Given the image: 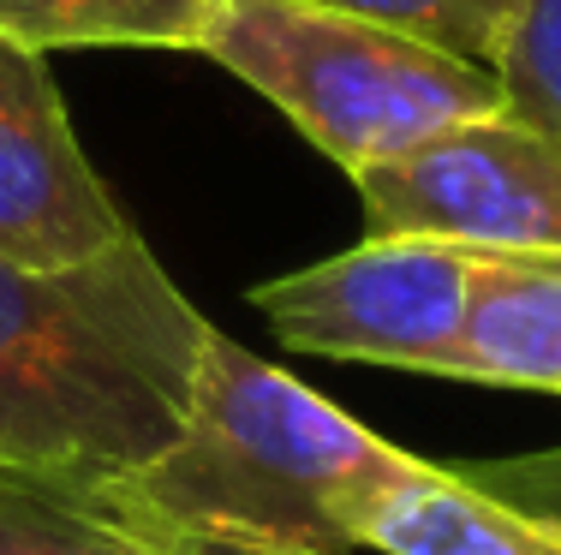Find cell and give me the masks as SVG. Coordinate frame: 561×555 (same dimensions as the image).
Returning <instances> with one entry per match:
<instances>
[{
	"instance_id": "obj_1",
	"label": "cell",
	"mask_w": 561,
	"mask_h": 555,
	"mask_svg": "<svg viewBox=\"0 0 561 555\" xmlns=\"http://www.w3.org/2000/svg\"><path fill=\"white\" fill-rule=\"evenodd\" d=\"M216 335L144 233L31 269L0 257V466L102 496L185 425Z\"/></svg>"
},
{
	"instance_id": "obj_2",
	"label": "cell",
	"mask_w": 561,
	"mask_h": 555,
	"mask_svg": "<svg viewBox=\"0 0 561 555\" xmlns=\"http://www.w3.org/2000/svg\"><path fill=\"white\" fill-rule=\"evenodd\" d=\"M389 454L394 442L216 328L168 454L96 501L173 532L353 555L341 501Z\"/></svg>"
},
{
	"instance_id": "obj_3",
	"label": "cell",
	"mask_w": 561,
	"mask_h": 555,
	"mask_svg": "<svg viewBox=\"0 0 561 555\" xmlns=\"http://www.w3.org/2000/svg\"><path fill=\"white\" fill-rule=\"evenodd\" d=\"M197 55L287 114L346 180L507 108L490 66L305 0H216Z\"/></svg>"
},
{
	"instance_id": "obj_4",
	"label": "cell",
	"mask_w": 561,
	"mask_h": 555,
	"mask_svg": "<svg viewBox=\"0 0 561 555\" xmlns=\"http://www.w3.org/2000/svg\"><path fill=\"white\" fill-rule=\"evenodd\" d=\"M370 240H436L472 257H561V138L514 108L460 120L353 180Z\"/></svg>"
},
{
	"instance_id": "obj_5",
	"label": "cell",
	"mask_w": 561,
	"mask_h": 555,
	"mask_svg": "<svg viewBox=\"0 0 561 555\" xmlns=\"http://www.w3.org/2000/svg\"><path fill=\"white\" fill-rule=\"evenodd\" d=\"M478 257L436 240H358L341 257L305 263L251 287L270 335L293 352L341 365H389L454 377Z\"/></svg>"
},
{
	"instance_id": "obj_6",
	"label": "cell",
	"mask_w": 561,
	"mask_h": 555,
	"mask_svg": "<svg viewBox=\"0 0 561 555\" xmlns=\"http://www.w3.org/2000/svg\"><path fill=\"white\" fill-rule=\"evenodd\" d=\"M131 233V216L78 143L48 55L0 36V257L66 269Z\"/></svg>"
},
{
	"instance_id": "obj_7",
	"label": "cell",
	"mask_w": 561,
	"mask_h": 555,
	"mask_svg": "<svg viewBox=\"0 0 561 555\" xmlns=\"http://www.w3.org/2000/svg\"><path fill=\"white\" fill-rule=\"evenodd\" d=\"M341 525L358 550L382 555H561L550 520L507 508L460 466H431L407 448L346 490Z\"/></svg>"
},
{
	"instance_id": "obj_8",
	"label": "cell",
	"mask_w": 561,
	"mask_h": 555,
	"mask_svg": "<svg viewBox=\"0 0 561 555\" xmlns=\"http://www.w3.org/2000/svg\"><path fill=\"white\" fill-rule=\"evenodd\" d=\"M454 382L561 394V257H478Z\"/></svg>"
},
{
	"instance_id": "obj_9",
	"label": "cell",
	"mask_w": 561,
	"mask_h": 555,
	"mask_svg": "<svg viewBox=\"0 0 561 555\" xmlns=\"http://www.w3.org/2000/svg\"><path fill=\"white\" fill-rule=\"evenodd\" d=\"M216 0H0V36L60 48H173L197 55Z\"/></svg>"
},
{
	"instance_id": "obj_10",
	"label": "cell",
	"mask_w": 561,
	"mask_h": 555,
	"mask_svg": "<svg viewBox=\"0 0 561 555\" xmlns=\"http://www.w3.org/2000/svg\"><path fill=\"white\" fill-rule=\"evenodd\" d=\"M0 555H156L96 496L0 466Z\"/></svg>"
},
{
	"instance_id": "obj_11",
	"label": "cell",
	"mask_w": 561,
	"mask_h": 555,
	"mask_svg": "<svg viewBox=\"0 0 561 555\" xmlns=\"http://www.w3.org/2000/svg\"><path fill=\"white\" fill-rule=\"evenodd\" d=\"M305 7L377 19V24H389V31L424 36V43H436V48H448V55L478 60V66L496 72L526 0H305Z\"/></svg>"
},
{
	"instance_id": "obj_12",
	"label": "cell",
	"mask_w": 561,
	"mask_h": 555,
	"mask_svg": "<svg viewBox=\"0 0 561 555\" xmlns=\"http://www.w3.org/2000/svg\"><path fill=\"white\" fill-rule=\"evenodd\" d=\"M496 78L519 120L561 138V0H526L519 7Z\"/></svg>"
},
{
	"instance_id": "obj_13",
	"label": "cell",
	"mask_w": 561,
	"mask_h": 555,
	"mask_svg": "<svg viewBox=\"0 0 561 555\" xmlns=\"http://www.w3.org/2000/svg\"><path fill=\"white\" fill-rule=\"evenodd\" d=\"M466 478L490 490L507 508L550 520L561 532V448H538V454H502V460H466Z\"/></svg>"
},
{
	"instance_id": "obj_14",
	"label": "cell",
	"mask_w": 561,
	"mask_h": 555,
	"mask_svg": "<svg viewBox=\"0 0 561 555\" xmlns=\"http://www.w3.org/2000/svg\"><path fill=\"white\" fill-rule=\"evenodd\" d=\"M108 508V501H102ZM114 513V508H108ZM119 520L131 525V532L150 537L156 555H305V550H263V544H233V537H204V532H173V525H150V520H131V513H119Z\"/></svg>"
}]
</instances>
